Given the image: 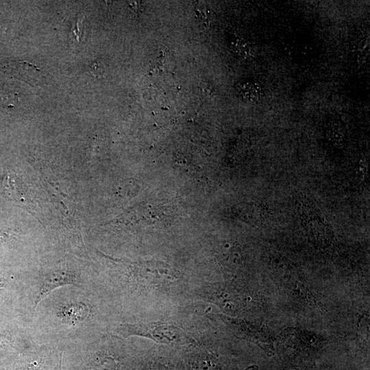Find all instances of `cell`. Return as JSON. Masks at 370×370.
I'll return each mask as SVG.
<instances>
[{"label": "cell", "instance_id": "14", "mask_svg": "<svg viewBox=\"0 0 370 370\" xmlns=\"http://www.w3.org/2000/svg\"><path fill=\"white\" fill-rule=\"evenodd\" d=\"M5 282L3 280H0V291L5 286Z\"/></svg>", "mask_w": 370, "mask_h": 370}, {"label": "cell", "instance_id": "7", "mask_svg": "<svg viewBox=\"0 0 370 370\" xmlns=\"http://www.w3.org/2000/svg\"><path fill=\"white\" fill-rule=\"evenodd\" d=\"M230 46L232 51L238 57L247 59L251 56V50L249 44L242 38H233Z\"/></svg>", "mask_w": 370, "mask_h": 370}, {"label": "cell", "instance_id": "9", "mask_svg": "<svg viewBox=\"0 0 370 370\" xmlns=\"http://www.w3.org/2000/svg\"><path fill=\"white\" fill-rule=\"evenodd\" d=\"M83 19L81 17L77 18L75 25L72 27L70 42L73 45H77L81 42V37L84 29Z\"/></svg>", "mask_w": 370, "mask_h": 370}, {"label": "cell", "instance_id": "12", "mask_svg": "<svg viewBox=\"0 0 370 370\" xmlns=\"http://www.w3.org/2000/svg\"><path fill=\"white\" fill-rule=\"evenodd\" d=\"M10 343V339L5 335L0 334V349L8 346Z\"/></svg>", "mask_w": 370, "mask_h": 370}, {"label": "cell", "instance_id": "8", "mask_svg": "<svg viewBox=\"0 0 370 370\" xmlns=\"http://www.w3.org/2000/svg\"><path fill=\"white\" fill-rule=\"evenodd\" d=\"M196 17L203 25L208 27L212 21L213 13L205 5L198 3L195 7Z\"/></svg>", "mask_w": 370, "mask_h": 370}, {"label": "cell", "instance_id": "4", "mask_svg": "<svg viewBox=\"0 0 370 370\" xmlns=\"http://www.w3.org/2000/svg\"><path fill=\"white\" fill-rule=\"evenodd\" d=\"M89 312L86 304L77 302L63 306L58 313V316L64 323L75 324L84 321Z\"/></svg>", "mask_w": 370, "mask_h": 370}, {"label": "cell", "instance_id": "2", "mask_svg": "<svg viewBox=\"0 0 370 370\" xmlns=\"http://www.w3.org/2000/svg\"><path fill=\"white\" fill-rule=\"evenodd\" d=\"M121 334L144 335L162 343H181L183 334L177 328L164 324L127 325L120 328Z\"/></svg>", "mask_w": 370, "mask_h": 370}, {"label": "cell", "instance_id": "11", "mask_svg": "<svg viewBox=\"0 0 370 370\" xmlns=\"http://www.w3.org/2000/svg\"><path fill=\"white\" fill-rule=\"evenodd\" d=\"M128 5L134 12H141L144 9V3L142 1H129Z\"/></svg>", "mask_w": 370, "mask_h": 370}, {"label": "cell", "instance_id": "6", "mask_svg": "<svg viewBox=\"0 0 370 370\" xmlns=\"http://www.w3.org/2000/svg\"><path fill=\"white\" fill-rule=\"evenodd\" d=\"M326 137L335 147H343L347 138L345 127L339 121H331L327 125Z\"/></svg>", "mask_w": 370, "mask_h": 370}, {"label": "cell", "instance_id": "10", "mask_svg": "<svg viewBox=\"0 0 370 370\" xmlns=\"http://www.w3.org/2000/svg\"><path fill=\"white\" fill-rule=\"evenodd\" d=\"M94 370H115L116 365L113 360L108 358L101 362L94 365Z\"/></svg>", "mask_w": 370, "mask_h": 370}, {"label": "cell", "instance_id": "3", "mask_svg": "<svg viewBox=\"0 0 370 370\" xmlns=\"http://www.w3.org/2000/svg\"><path fill=\"white\" fill-rule=\"evenodd\" d=\"M76 278L73 273L64 271L50 273L45 276L42 282L36 306L54 288L63 285L76 284Z\"/></svg>", "mask_w": 370, "mask_h": 370}, {"label": "cell", "instance_id": "13", "mask_svg": "<svg viewBox=\"0 0 370 370\" xmlns=\"http://www.w3.org/2000/svg\"><path fill=\"white\" fill-rule=\"evenodd\" d=\"M8 238L9 235L7 233L0 231V243L5 241Z\"/></svg>", "mask_w": 370, "mask_h": 370}, {"label": "cell", "instance_id": "1", "mask_svg": "<svg viewBox=\"0 0 370 370\" xmlns=\"http://www.w3.org/2000/svg\"><path fill=\"white\" fill-rule=\"evenodd\" d=\"M295 209L299 221L307 234L319 242L330 240L332 230L330 222L315 204L306 195H299Z\"/></svg>", "mask_w": 370, "mask_h": 370}, {"label": "cell", "instance_id": "5", "mask_svg": "<svg viewBox=\"0 0 370 370\" xmlns=\"http://www.w3.org/2000/svg\"><path fill=\"white\" fill-rule=\"evenodd\" d=\"M236 90L241 99L250 103L258 101L262 95L260 84L253 79L240 80L236 85Z\"/></svg>", "mask_w": 370, "mask_h": 370}]
</instances>
